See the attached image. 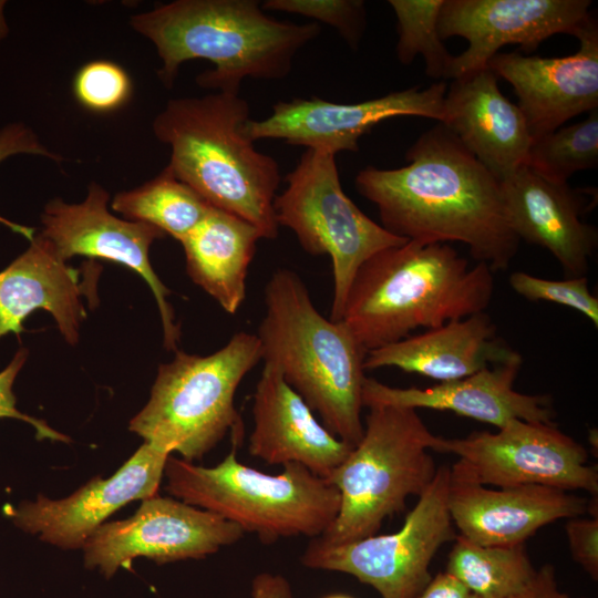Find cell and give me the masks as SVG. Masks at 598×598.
<instances>
[{"label":"cell","mask_w":598,"mask_h":598,"mask_svg":"<svg viewBox=\"0 0 598 598\" xmlns=\"http://www.w3.org/2000/svg\"><path fill=\"white\" fill-rule=\"evenodd\" d=\"M408 164L367 166L354 179L373 203L389 233L420 243L458 241L476 262L506 270L519 238L509 224L502 181L442 123L425 131L406 151Z\"/></svg>","instance_id":"1"},{"label":"cell","mask_w":598,"mask_h":598,"mask_svg":"<svg viewBox=\"0 0 598 598\" xmlns=\"http://www.w3.org/2000/svg\"><path fill=\"white\" fill-rule=\"evenodd\" d=\"M130 25L154 44L164 86L174 85L184 62L203 59L214 68L198 74L197 84L231 94L246 78H286L321 31L315 22L275 19L257 0H175L132 16Z\"/></svg>","instance_id":"2"},{"label":"cell","mask_w":598,"mask_h":598,"mask_svg":"<svg viewBox=\"0 0 598 598\" xmlns=\"http://www.w3.org/2000/svg\"><path fill=\"white\" fill-rule=\"evenodd\" d=\"M494 276L447 243L408 240L384 248L358 269L341 322L368 352L420 329L484 312L493 298Z\"/></svg>","instance_id":"3"},{"label":"cell","mask_w":598,"mask_h":598,"mask_svg":"<svg viewBox=\"0 0 598 598\" xmlns=\"http://www.w3.org/2000/svg\"><path fill=\"white\" fill-rule=\"evenodd\" d=\"M248 102L216 92L169 100L155 116V137L171 148L167 168L210 206L254 225L264 239L278 236L274 209L278 163L245 134Z\"/></svg>","instance_id":"4"},{"label":"cell","mask_w":598,"mask_h":598,"mask_svg":"<svg viewBox=\"0 0 598 598\" xmlns=\"http://www.w3.org/2000/svg\"><path fill=\"white\" fill-rule=\"evenodd\" d=\"M265 306L256 333L261 360L280 370L327 430L354 447L364 431L367 352L341 321L317 310L293 270L272 272L265 287Z\"/></svg>","instance_id":"5"},{"label":"cell","mask_w":598,"mask_h":598,"mask_svg":"<svg viewBox=\"0 0 598 598\" xmlns=\"http://www.w3.org/2000/svg\"><path fill=\"white\" fill-rule=\"evenodd\" d=\"M231 442L230 453L212 467L169 455L166 492L256 534L264 544L295 536L312 539L331 526L340 494L328 480L297 463L283 465L279 474L262 473L240 463V443Z\"/></svg>","instance_id":"6"},{"label":"cell","mask_w":598,"mask_h":598,"mask_svg":"<svg viewBox=\"0 0 598 598\" xmlns=\"http://www.w3.org/2000/svg\"><path fill=\"white\" fill-rule=\"evenodd\" d=\"M359 443L327 478L340 494L331 526L318 538L341 545L377 534L385 518L420 496L437 467L430 453L437 441L416 410L373 405Z\"/></svg>","instance_id":"7"},{"label":"cell","mask_w":598,"mask_h":598,"mask_svg":"<svg viewBox=\"0 0 598 598\" xmlns=\"http://www.w3.org/2000/svg\"><path fill=\"white\" fill-rule=\"evenodd\" d=\"M260 360L257 334L245 331L206 357L176 351L171 362L159 365L150 400L128 430L183 460H200L228 431L243 434L235 395Z\"/></svg>","instance_id":"8"},{"label":"cell","mask_w":598,"mask_h":598,"mask_svg":"<svg viewBox=\"0 0 598 598\" xmlns=\"http://www.w3.org/2000/svg\"><path fill=\"white\" fill-rule=\"evenodd\" d=\"M276 195L278 226L289 228L303 250L331 259L333 296L330 319L340 321L360 266L378 251L408 241L368 217L343 192L336 156L307 148Z\"/></svg>","instance_id":"9"},{"label":"cell","mask_w":598,"mask_h":598,"mask_svg":"<svg viewBox=\"0 0 598 598\" xmlns=\"http://www.w3.org/2000/svg\"><path fill=\"white\" fill-rule=\"evenodd\" d=\"M448 485L450 467L439 466L400 529L341 545L312 538L301 564L351 575L381 598H416L432 579L429 568L435 554L457 536L447 507Z\"/></svg>","instance_id":"10"},{"label":"cell","mask_w":598,"mask_h":598,"mask_svg":"<svg viewBox=\"0 0 598 598\" xmlns=\"http://www.w3.org/2000/svg\"><path fill=\"white\" fill-rule=\"evenodd\" d=\"M433 451L457 456L450 467L453 481L489 487L535 484L598 495V471L587 463V450L556 423L514 419L495 433L439 436Z\"/></svg>","instance_id":"11"},{"label":"cell","mask_w":598,"mask_h":598,"mask_svg":"<svg viewBox=\"0 0 598 598\" xmlns=\"http://www.w3.org/2000/svg\"><path fill=\"white\" fill-rule=\"evenodd\" d=\"M243 536L238 525L213 512L157 494L130 518L102 524L82 547L84 566L111 578L137 557L158 565L202 559Z\"/></svg>","instance_id":"12"},{"label":"cell","mask_w":598,"mask_h":598,"mask_svg":"<svg viewBox=\"0 0 598 598\" xmlns=\"http://www.w3.org/2000/svg\"><path fill=\"white\" fill-rule=\"evenodd\" d=\"M446 89L444 82H437L425 89L413 86L357 103L316 96L279 101L272 105L270 116L250 118L244 131L252 142L282 140L336 156L342 151L357 152L360 137L391 117L421 116L441 123Z\"/></svg>","instance_id":"13"},{"label":"cell","mask_w":598,"mask_h":598,"mask_svg":"<svg viewBox=\"0 0 598 598\" xmlns=\"http://www.w3.org/2000/svg\"><path fill=\"white\" fill-rule=\"evenodd\" d=\"M109 193L92 182L85 199L68 204L61 198L50 200L41 216L39 234L62 260L73 256L102 258L124 265L147 282L161 313L164 346L177 351L179 326L175 322L171 293L163 285L150 261V247L165 234L146 223L132 221L112 215L107 209Z\"/></svg>","instance_id":"14"},{"label":"cell","mask_w":598,"mask_h":598,"mask_svg":"<svg viewBox=\"0 0 598 598\" xmlns=\"http://www.w3.org/2000/svg\"><path fill=\"white\" fill-rule=\"evenodd\" d=\"M590 6L589 0H444L442 40L461 37L468 43L452 58L447 79L487 66L506 44L529 53L554 34L575 37L592 16Z\"/></svg>","instance_id":"15"},{"label":"cell","mask_w":598,"mask_h":598,"mask_svg":"<svg viewBox=\"0 0 598 598\" xmlns=\"http://www.w3.org/2000/svg\"><path fill=\"white\" fill-rule=\"evenodd\" d=\"M171 453L144 442L110 477L95 476L73 494L51 499L42 494L3 513L13 524L61 549H80L116 511L157 495Z\"/></svg>","instance_id":"16"},{"label":"cell","mask_w":598,"mask_h":598,"mask_svg":"<svg viewBox=\"0 0 598 598\" xmlns=\"http://www.w3.org/2000/svg\"><path fill=\"white\" fill-rule=\"evenodd\" d=\"M579 49L561 58L498 52L487 66L518 99L533 141L598 106V24L591 16L575 35Z\"/></svg>","instance_id":"17"},{"label":"cell","mask_w":598,"mask_h":598,"mask_svg":"<svg viewBox=\"0 0 598 598\" xmlns=\"http://www.w3.org/2000/svg\"><path fill=\"white\" fill-rule=\"evenodd\" d=\"M522 364L523 358L519 355L472 375L423 389L394 388L365 377L362 405L452 411L497 429L514 419L555 423V411L548 395L526 394L514 389Z\"/></svg>","instance_id":"18"},{"label":"cell","mask_w":598,"mask_h":598,"mask_svg":"<svg viewBox=\"0 0 598 598\" xmlns=\"http://www.w3.org/2000/svg\"><path fill=\"white\" fill-rule=\"evenodd\" d=\"M590 501L544 485L489 487L451 480L447 507L460 535L485 546L525 544L539 528L582 516Z\"/></svg>","instance_id":"19"},{"label":"cell","mask_w":598,"mask_h":598,"mask_svg":"<svg viewBox=\"0 0 598 598\" xmlns=\"http://www.w3.org/2000/svg\"><path fill=\"white\" fill-rule=\"evenodd\" d=\"M251 414L249 453L269 465L297 463L327 480L353 448L315 417L274 364L264 363Z\"/></svg>","instance_id":"20"},{"label":"cell","mask_w":598,"mask_h":598,"mask_svg":"<svg viewBox=\"0 0 598 598\" xmlns=\"http://www.w3.org/2000/svg\"><path fill=\"white\" fill-rule=\"evenodd\" d=\"M512 229L547 249L565 278L586 276L598 244L597 228L581 220L585 198L567 184L549 182L525 165L502 181Z\"/></svg>","instance_id":"21"},{"label":"cell","mask_w":598,"mask_h":598,"mask_svg":"<svg viewBox=\"0 0 598 598\" xmlns=\"http://www.w3.org/2000/svg\"><path fill=\"white\" fill-rule=\"evenodd\" d=\"M443 111L441 123L499 181L524 166L532 135L488 66L453 79Z\"/></svg>","instance_id":"22"},{"label":"cell","mask_w":598,"mask_h":598,"mask_svg":"<svg viewBox=\"0 0 598 598\" xmlns=\"http://www.w3.org/2000/svg\"><path fill=\"white\" fill-rule=\"evenodd\" d=\"M519 355L497 334L495 323L484 311L370 350L363 368L393 367L447 382Z\"/></svg>","instance_id":"23"},{"label":"cell","mask_w":598,"mask_h":598,"mask_svg":"<svg viewBox=\"0 0 598 598\" xmlns=\"http://www.w3.org/2000/svg\"><path fill=\"white\" fill-rule=\"evenodd\" d=\"M29 248L0 271V339L24 331L23 321L35 309L49 311L64 339L75 344L85 317L81 296L87 281L80 269L59 258L50 244L34 236Z\"/></svg>","instance_id":"24"},{"label":"cell","mask_w":598,"mask_h":598,"mask_svg":"<svg viewBox=\"0 0 598 598\" xmlns=\"http://www.w3.org/2000/svg\"><path fill=\"white\" fill-rule=\"evenodd\" d=\"M260 231L248 221L210 207L205 218L178 241L190 279L230 315L246 298V280Z\"/></svg>","instance_id":"25"},{"label":"cell","mask_w":598,"mask_h":598,"mask_svg":"<svg viewBox=\"0 0 598 598\" xmlns=\"http://www.w3.org/2000/svg\"><path fill=\"white\" fill-rule=\"evenodd\" d=\"M111 206L125 219L150 224L176 240L194 229L212 207L167 167L143 185L117 193Z\"/></svg>","instance_id":"26"},{"label":"cell","mask_w":598,"mask_h":598,"mask_svg":"<svg viewBox=\"0 0 598 598\" xmlns=\"http://www.w3.org/2000/svg\"><path fill=\"white\" fill-rule=\"evenodd\" d=\"M446 571L481 598H513L536 573L525 544L485 546L457 535Z\"/></svg>","instance_id":"27"},{"label":"cell","mask_w":598,"mask_h":598,"mask_svg":"<svg viewBox=\"0 0 598 598\" xmlns=\"http://www.w3.org/2000/svg\"><path fill=\"white\" fill-rule=\"evenodd\" d=\"M543 178L567 184L577 172L598 165V112L533 141L525 164Z\"/></svg>","instance_id":"28"},{"label":"cell","mask_w":598,"mask_h":598,"mask_svg":"<svg viewBox=\"0 0 598 598\" xmlns=\"http://www.w3.org/2000/svg\"><path fill=\"white\" fill-rule=\"evenodd\" d=\"M444 0H390L396 18L398 60L411 64L422 55L425 73L432 79H447L453 55L439 32V17Z\"/></svg>","instance_id":"29"},{"label":"cell","mask_w":598,"mask_h":598,"mask_svg":"<svg viewBox=\"0 0 598 598\" xmlns=\"http://www.w3.org/2000/svg\"><path fill=\"white\" fill-rule=\"evenodd\" d=\"M73 93L78 102L92 112H112L128 101L132 81L121 65L94 60L76 72Z\"/></svg>","instance_id":"30"},{"label":"cell","mask_w":598,"mask_h":598,"mask_svg":"<svg viewBox=\"0 0 598 598\" xmlns=\"http://www.w3.org/2000/svg\"><path fill=\"white\" fill-rule=\"evenodd\" d=\"M262 10L281 11L311 18L334 28L352 49H358L365 30L362 0H266Z\"/></svg>","instance_id":"31"},{"label":"cell","mask_w":598,"mask_h":598,"mask_svg":"<svg viewBox=\"0 0 598 598\" xmlns=\"http://www.w3.org/2000/svg\"><path fill=\"white\" fill-rule=\"evenodd\" d=\"M508 282L512 289L530 301H550L579 311L595 328L598 327V299L590 292L586 276L545 279L524 271L512 272Z\"/></svg>","instance_id":"32"},{"label":"cell","mask_w":598,"mask_h":598,"mask_svg":"<svg viewBox=\"0 0 598 598\" xmlns=\"http://www.w3.org/2000/svg\"><path fill=\"white\" fill-rule=\"evenodd\" d=\"M18 154L43 156L56 163L63 161L61 155L47 148L30 127L22 123H11L0 130V163ZM0 223L30 241L34 238L32 227L16 224L2 216Z\"/></svg>","instance_id":"33"},{"label":"cell","mask_w":598,"mask_h":598,"mask_svg":"<svg viewBox=\"0 0 598 598\" xmlns=\"http://www.w3.org/2000/svg\"><path fill=\"white\" fill-rule=\"evenodd\" d=\"M27 358L28 351L20 349L8 367L0 372V417H13L31 424L35 429L38 440L49 439L68 443L70 439L66 435L51 429L42 420L21 413L16 408L17 400L12 386Z\"/></svg>","instance_id":"34"},{"label":"cell","mask_w":598,"mask_h":598,"mask_svg":"<svg viewBox=\"0 0 598 598\" xmlns=\"http://www.w3.org/2000/svg\"><path fill=\"white\" fill-rule=\"evenodd\" d=\"M573 559L594 579H598V516L573 517L565 525Z\"/></svg>","instance_id":"35"},{"label":"cell","mask_w":598,"mask_h":598,"mask_svg":"<svg viewBox=\"0 0 598 598\" xmlns=\"http://www.w3.org/2000/svg\"><path fill=\"white\" fill-rule=\"evenodd\" d=\"M513 598H575L560 590L555 568L550 564L536 569L529 582Z\"/></svg>","instance_id":"36"},{"label":"cell","mask_w":598,"mask_h":598,"mask_svg":"<svg viewBox=\"0 0 598 598\" xmlns=\"http://www.w3.org/2000/svg\"><path fill=\"white\" fill-rule=\"evenodd\" d=\"M416 598H481L453 575L439 573Z\"/></svg>","instance_id":"37"},{"label":"cell","mask_w":598,"mask_h":598,"mask_svg":"<svg viewBox=\"0 0 598 598\" xmlns=\"http://www.w3.org/2000/svg\"><path fill=\"white\" fill-rule=\"evenodd\" d=\"M251 598H295L290 582L282 576L260 573L251 581Z\"/></svg>","instance_id":"38"},{"label":"cell","mask_w":598,"mask_h":598,"mask_svg":"<svg viewBox=\"0 0 598 598\" xmlns=\"http://www.w3.org/2000/svg\"><path fill=\"white\" fill-rule=\"evenodd\" d=\"M6 1L0 0V42L8 35L9 27L4 17Z\"/></svg>","instance_id":"39"},{"label":"cell","mask_w":598,"mask_h":598,"mask_svg":"<svg viewBox=\"0 0 598 598\" xmlns=\"http://www.w3.org/2000/svg\"><path fill=\"white\" fill-rule=\"evenodd\" d=\"M323 598H352L351 596L344 595V594H332L329 596H326Z\"/></svg>","instance_id":"40"}]
</instances>
